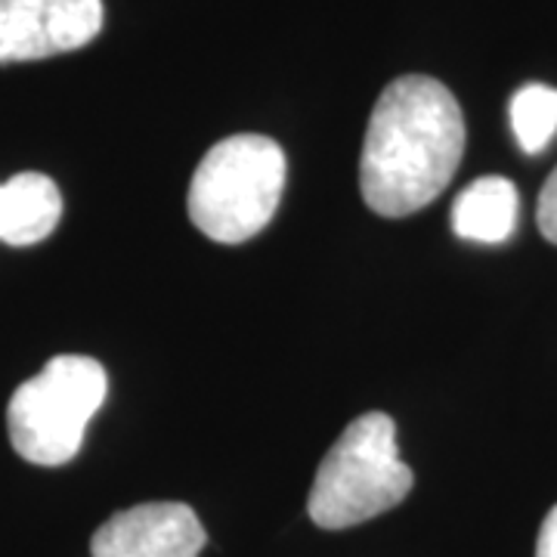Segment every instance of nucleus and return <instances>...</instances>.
Masks as SVG:
<instances>
[{"mask_svg":"<svg viewBox=\"0 0 557 557\" xmlns=\"http://www.w3.org/2000/svg\"><path fill=\"white\" fill-rule=\"evenodd\" d=\"M465 115L453 90L428 75H403L372 109L359 193L381 218H409L428 208L456 177L465 156Z\"/></svg>","mask_w":557,"mask_h":557,"instance_id":"nucleus-1","label":"nucleus"},{"mask_svg":"<svg viewBox=\"0 0 557 557\" xmlns=\"http://www.w3.org/2000/svg\"><path fill=\"white\" fill-rule=\"evenodd\" d=\"M285 174L288 161L276 139L263 134L220 139L193 174L186 196L189 220L220 245L255 239L276 218Z\"/></svg>","mask_w":557,"mask_h":557,"instance_id":"nucleus-2","label":"nucleus"},{"mask_svg":"<svg viewBox=\"0 0 557 557\" xmlns=\"http://www.w3.org/2000/svg\"><path fill=\"white\" fill-rule=\"evenodd\" d=\"M416 474L399 458L397 424L384 412L354 418L319 465L307 515L319 530H347L397 508Z\"/></svg>","mask_w":557,"mask_h":557,"instance_id":"nucleus-3","label":"nucleus"},{"mask_svg":"<svg viewBox=\"0 0 557 557\" xmlns=\"http://www.w3.org/2000/svg\"><path fill=\"white\" fill-rule=\"evenodd\" d=\"M106 394L109 379L97 359L75 354L53 357L10 397L7 431L13 449L40 468L72 461Z\"/></svg>","mask_w":557,"mask_h":557,"instance_id":"nucleus-4","label":"nucleus"},{"mask_svg":"<svg viewBox=\"0 0 557 557\" xmlns=\"http://www.w3.org/2000/svg\"><path fill=\"white\" fill-rule=\"evenodd\" d=\"M100 28L102 0H0V62L72 53Z\"/></svg>","mask_w":557,"mask_h":557,"instance_id":"nucleus-5","label":"nucleus"},{"mask_svg":"<svg viewBox=\"0 0 557 557\" xmlns=\"http://www.w3.org/2000/svg\"><path fill=\"white\" fill-rule=\"evenodd\" d=\"M199 515L183 502H143L119 511L90 539L94 557H199L205 548Z\"/></svg>","mask_w":557,"mask_h":557,"instance_id":"nucleus-6","label":"nucleus"},{"mask_svg":"<svg viewBox=\"0 0 557 557\" xmlns=\"http://www.w3.org/2000/svg\"><path fill=\"white\" fill-rule=\"evenodd\" d=\"M62 218L60 186L47 174L22 171L10 183H0V242L28 248L44 242Z\"/></svg>","mask_w":557,"mask_h":557,"instance_id":"nucleus-7","label":"nucleus"},{"mask_svg":"<svg viewBox=\"0 0 557 557\" xmlns=\"http://www.w3.org/2000/svg\"><path fill=\"white\" fill-rule=\"evenodd\" d=\"M520 196L511 180L480 177L474 180L453 205V230L458 239L480 245H502L511 239L518 226Z\"/></svg>","mask_w":557,"mask_h":557,"instance_id":"nucleus-8","label":"nucleus"},{"mask_svg":"<svg viewBox=\"0 0 557 557\" xmlns=\"http://www.w3.org/2000/svg\"><path fill=\"white\" fill-rule=\"evenodd\" d=\"M511 131L520 149L536 156L557 134V90L548 84H527L511 97Z\"/></svg>","mask_w":557,"mask_h":557,"instance_id":"nucleus-9","label":"nucleus"},{"mask_svg":"<svg viewBox=\"0 0 557 557\" xmlns=\"http://www.w3.org/2000/svg\"><path fill=\"white\" fill-rule=\"evenodd\" d=\"M536 223H539V233L552 242V245H557V168L548 174L545 186H542V193H539Z\"/></svg>","mask_w":557,"mask_h":557,"instance_id":"nucleus-10","label":"nucleus"},{"mask_svg":"<svg viewBox=\"0 0 557 557\" xmlns=\"http://www.w3.org/2000/svg\"><path fill=\"white\" fill-rule=\"evenodd\" d=\"M536 557H557V505L542 520V530L536 539Z\"/></svg>","mask_w":557,"mask_h":557,"instance_id":"nucleus-11","label":"nucleus"}]
</instances>
